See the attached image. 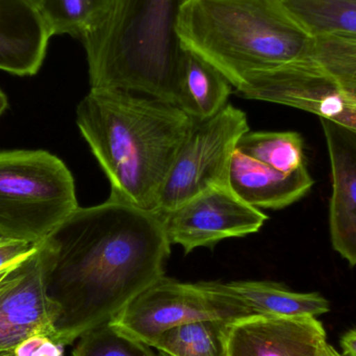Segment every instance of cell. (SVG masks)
Wrapping results in <instances>:
<instances>
[{"mask_svg":"<svg viewBox=\"0 0 356 356\" xmlns=\"http://www.w3.org/2000/svg\"><path fill=\"white\" fill-rule=\"evenodd\" d=\"M35 1H37V2H38V3H39V4H40V3H41L42 0H35Z\"/></svg>","mask_w":356,"mask_h":356,"instance_id":"obj_29","label":"cell"},{"mask_svg":"<svg viewBox=\"0 0 356 356\" xmlns=\"http://www.w3.org/2000/svg\"><path fill=\"white\" fill-rule=\"evenodd\" d=\"M295 18L313 35H356V0H282Z\"/></svg>","mask_w":356,"mask_h":356,"instance_id":"obj_19","label":"cell"},{"mask_svg":"<svg viewBox=\"0 0 356 356\" xmlns=\"http://www.w3.org/2000/svg\"><path fill=\"white\" fill-rule=\"evenodd\" d=\"M8 108V98H6V94L0 89V115L4 112Z\"/></svg>","mask_w":356,"mask_h":356,"instance_id":"obj_26","label":"cell"},{"mask_svg":"<svg viewBox=\"0 0 356 356\" xmlns=\"http://www.w3.org/2000/svg\"><path fill=\"white\" fill-rule=\"evenodd\" d=\"M175 33L182 49L209 63L234 88L294 62L312 37L282 0H181Z\"/></svg>","mask_w":356,"mask_h":356,"instance_id":"obj_3","label":"cell"},{"mask_svg":"<svg viewBox=\"0 0 356 356\" xmlns=\"http://www.w3.org/2000/svg\"><path fill=\"white\" fill-rule=\"evenodd\" d=\"M318 356H343L341 355L332 345L328 344L327 342H324L319 349Z\"/></svg>","mask_w":356,"mask_h":356,"instance_id":"obj_25","label":"cell"},{"mask_svg":"<svg viewBox=\"0 0 356 356\" xmlns=\"http://www.w3.org/2000/svg\"><path fill=\"white\" fill-rule=\"evenodd\" d=\"M180 1H181V0H180Z\"/></svg>","mask_w":356,"mask_h":356,"instance_id":"obj_30","label":"cell"},{"mask_svg":"<svg viewBox=\"0 0 356 356\" xmlns=\"http://www.w3.org/2000/svg\"><path fill=\"white\" fill-rule=\"evenodd\" d=\"M341 347L345 356H356V328L348 330L341 338Z\"/></svg>","mask_w":356,"mask_h":356,"instance_id":"obj_24","label":"cell"},{"mask_svg":"<svg viewBox=\"0 0 356 356\" xmlns=\"http://www.w3.org/2000/svg\"><path fill=\"white\" fill-rule=\"evenodd\" d=\"M79 207L74 179L58 156L0 152V236L39 244Z\"/></svg>","mask_w":356,"mask_h":356,"instance_id":"obj_5","label":"cell"},{"mask_svg":"<svg viewBox=\"0 0 356 356\" xmlns=\"http://www.w3.org/2000/svg\"><path fill=\"white\" fill-rule=\"evenodd\" d=\"M236 150L284 175L307 166L305 141L295 131H247L238 140Z\"/></svg>","mask_w":356,"mask_h":356,"instance_id":"obj_17","label":"cell"},{"mask_svg":"<svg viewBox=\"0 0 356 356\" xmlns=\"http://www.w3.org/2000/svg\"><path fill=\"white\" fill-rule=\"evenodd\" d=\"M180 0H108L81 35L91 89H113L177 104L182 48Z\"/></svg>","mask_w":356,"mask_h":356,"instance_id":"obj_4","label":"cell"},{"mask_svg":"<svg viewBox=\"0 0 356 356\" xmlns=\"http://www.w3.org/2000/svg\"><path fill=\"white\" fill-rule=\"evenodd\" d=\"M14 353L16 356H63L64 346L54 342L49 337L37 334L20 343Z\"/></svg>","mask_w":356,"mask_h":356,"instance_id":"obj_22","label":"cell"},{"mask_svg":"<svg viewBox=\"0 0 356 356\" xmlns=\"http://www.w3.org/2000/svg\"><path fill=\"white\" fill-rule=\"evenodd\" d=\"M194 122L175 104L121 90L91 89L76 110L110 181L108 199L150 211Z\"/></svg>","mask_w":356,"mask_h":356,"instance_id":"obj_2","label":"cell"},{"mask_svg":"<svg viewBox=\"0 0 356 356\" xmlns=\"http://www.w3.org/2000/svg\"><path fill=\"white\" fill-rule=\"evenodd\" d=\"M40 245L58 309L52 340L64 347L165 276L171 253L160 213L112 199L79 207Z\"/></svg>","mask_w":356,"mask_h":356,"instance_id":"obj_1","label":"cell"},{"mask_svg":"<svg viewBox=\"0 0 356 356\" xmlns=\"http://www.w3.org/2000/svg\"><path fill=\"white\" fill-rule=\"evenodd\" d=\"M106 3L108 0H42L40 6L52 35L81 37Z\"/></svg>","mask_w":356,"mask_h":356,"instance_id":"obj_20","label":"cell"},{"mask_svg":"<svg viewBox=\"0 0 356 356\" xmlns=\"http://www.w3.org/2000/svg\"><path fill=\"white\" fill-rule=\"evenodd\" d=\"M41 244V243H40ZM0 280V353L37 334L54 338L58 309L46 292L41 245Z\"/></svg>","mask_w":356,"mask_h":356,"instance_id":"obj_9","label":"cell"},{"mask_svg":"<svg viewBox=\"0 0 356 356\" xmlns=\"http://www.w3.org/2000/svg\"><path fill=\"white\" fill-rule=\"evenodd\" d=\"M305 54L332 89L356 108V35H313Z\"/></svg>","mask_w":356,"mask_h":356,"instance_id":"obj_16","label":"cell"},{"mask_svg":"<svg viewBox=\"0 0 356 356\" xmlns=\"http://www.w3.org/2000/svg\"><path fill=\"white\" fill-rule=\"evenodd\" d=\"M160 215L169 243L180 245L186 254L199 247L213 248L225 238L255 234L268 220L263 211L241 200L229 186L209 188Z\"/></svg>","mask_w":356,"mask_h":356,"instance_id":"obj_8","label":"cell"},{"mask_svg":"<svg viewBox=\"0 0 356 356\" xmlns=\"http://www.w3.org/2000/svg\"><path fill=\"white\" fill-rule=\"evenodd\" d=\"M252 315L238 302L207 291L198 284H186L163 276L138 295L108 324L117 332L152 346L163 332L199 321H232Z\"/></svg>","mask_w":356,"mask_h":356,"instance_id":"obj_7","label":"cell"},{"mask_svg":"<svg viewBox=\"0 0 356 356\" xmlns=\"http://www.w3.org/2000/svg\"><path fill=\"white\" fill-rule=\"evenodd\" d=\"M0 356H16L15 355L14 350L13 351H6V353H0Z\"/></svg>","mask_w":356,"mask_h":356,"instance_id":"obj_28","label":"cell"},{"mask_svg":"<svg viewBox=\"0 0 356 356\" xmlns=\"http://www.w3.org/2000/svg\"><path fill=\"white\" fill-rule=\"evenodd\" d=\"M51 35L35 0H0V70L19 76L35 74Z\"/></svg>","mask_w":356,"mask_h":356,"instance_id":"obj_12","label":"cell"},{"mask_svg":"<svg viewBox=\"0 0 356 356\" xmlns=\"http://www.w3.org/2000/svg\"><path fill=\"white\" fill-rule=\"evenodd\" d=\"M15 263H16V261H15ZM15 263H13L12 265L8 266V267L2 268V269H0V280H1V278L3 277L4 275H6V272H8V270H10V268L12 267V266L14 265Z\"/></svg>","mask_w":356,"mask_h":356,"instance_id":"obj_27","label":"cell"},{"mask_svg":"<svg viewBox=\"0 0 356 356\" xmlns=\"http://www.w3.org/2000/svg\"><path fill=\"white\" fill-rule=\"evenodd\" d=\"M72 356H156L152 347L102 324L81 337Z\"/></svg>","mask_w":356,"mask_h":356,"instance_id":"obj_21","label":"cell"},{"mask_svg":"<svg viewBox=\"0 0 356 356\" xmlns=\"http://www.w3.org/2000/svg\"><path fill=\"white\" fill-rule=\"evenodd\" d=\"M234 86L209 63L182 49L178 68L177 104L194 120H204L228 104Z\"/></svg>","mask_w":356,"mask_h":356,"instance_id":"obj_15","label":"cell"},{"mask_svg":"<svg viewBox=\"0 0 356 356\" xmlns=\"http://www.w3.org/2000/svg\"><path fill=\"white\" fill-rule=\"evenodd\" d=\"M330 166V227L332 247L356 266V131L321 119Z\"/></svg>","mask_w":356,"mask_h":356,"instance_id":"obj_11","label":"cell"},{"mask_svg":"<svg viewBox=\"0 0 356 356\" xmlns=\"http://www.w3.org/2000/svg\"><path fill=\"white\" fill-rule=\"evenodd\" d=\"M247 131L246 114L229 104L211 118L195 120L161 188L156 213H168L209 188L228 186L232 156Z\"/></svg>","mask_w":356,"mask_h":356,"instance_id":"obj_6","label":"cell"},{"mask_svg":"<svg viewBox=\"0 0 356 356\" xmlns=\"http://www.w3.org/2000/svg\"><path fill=\"white\" fill-rule=\"evenodd\" d=\"M307 167L284 175L236 149L230 163L228 186L247 204L280 209L300 200L314 186Z\"/></svg>","mask_w":356,"mask_h":356,"instance_id":"obj_13","label":"cell"},{"mask_svg":"<svg viewBox=\"0 0 356 356\" xmlns=\"http://www.w3.org/2000/svg\"><path fill=\"white\" fill-rule=\"evenodd\" d=\"M207 291L232 299L252 315L273 317H319L330 305L319 293L293 292L273 282H201Z\"/></svg>","mask_w":356,"mask_h":356,"instance_id":"obj_14","label":"cell"},{"mask_svg":"<svg viewBox=\"0 0 356 356\" xmlns=\"http://www.w3.org/2000/svg\"><path fill=\"white\" fill-rule=\"evenodd\" d=\"M39 244L0 236V269L26 257L35 251Z\"/></svg>","mask_w":356,"mask_h":356,"instance_id":"obj_23","label":"cell"},{"mask_svg":"<svg viewBox=\"0 0 356 356\" xmlns=\"http://www.w3.org/2000/svg\"><path fill=\"white\" fill-rule=\"evenodd\" d=\"M324 342L316 317L250 315L225 326L226 356H318Z\"/></svg>","mask_w":356,"mask_h":356,"instance_id":"obj_10","label":"cell"},{"mask_svg":"<svg viewBox=\"0 0 356 356\" xmlns=\"http://www.w3.org/2000/svg\"><path fill=\"white\" fill-rule=\"evenodd\" d=\"M228 321H199L163 332L152 343L162 356H226Z\"/></svg>","mask_w":356,"mask_h":356,"instance_id":"obj_18","label":"cell"}]
</instances>
